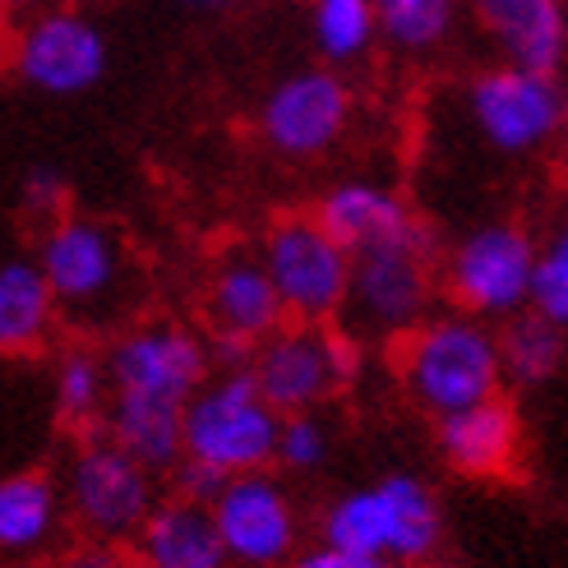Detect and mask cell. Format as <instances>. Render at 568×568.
I'll use <instances>...</instances> for the list:
<instances>
[{"mask_svg": "<svg viewBox=\"0 0 568 568\" xmlns=\"http://www.w3.org/2000/svg\"><path fill=\"white\" fill-rule=\"evenodd\" d=\"M499 352H504V375L508 384H518V388H536V384H546L559 375V365H564V324L546 320L541 310H518L514 320H504L499 328Z\"/></svg>", "mask_w": 568, "mask_h": 568, "instance_id": "cell-25", "label": "cell"}, {"mask_svg": "<svg viewBox=\"0 0 568 568\" xmlns=\"http://www.w3.org/2000/svg\"><path fill=\"white\" fill-rule=\"evenodd\" d=\"M305 28H310L315 55L333 70L365 61L375 51V42L384 38L375 0H310Z\"/></svg>", "mask_w": 568, "mask_h": 568, "instance_id": "cell-24", "label": "cell"}, {"mask_svg": "<svg viewBox=\"0 0 568 568\" xmlns=\"http://www.w3.org/2000/svg\"><path fill=\"white\" fill-rule=\"evenodd\" d=\"M111 407V371H106V352L93 347H61L51 356V412L61 425L89 430L102 425Z\"/></svg>", "mask_w": 568, "mask_h": 568, "instance_id": "cell-23", "label": "cell"}, {"mask_svg": "<svg viewBox=\"0 0 568 568\" xmlns=\"http://www.w3.org/2000/svg\"><path fill=\"white\" fill-rule=\"evenodd\" d=\"M260 254L277 282L282 305H287V320L333 324L347 310L356 254L328 232L320 213L273 217L260 236Z\"/></svg>", "mask_w": 568, "mask_h": 568, "instance_id": "cell-7", "label": "cell"}, {"mask_svg": "<svg viewBox=\"0 0 568 568\" xmlns=\"http://www.w3.org/2000/svg\"><path fill=\"white\" fill-rule=\"evenodd\" d=\"M531 310H541L546 320L568 328V222L536 250V277H531Z\"/></svg>", "mask_w": 568, "mask_h": 568, "instance_id": "cell-28", "label": "cell"}, {"mask_svg": "<svg viewBox=\"0 0 568 568\" xmlns=\"http://www.w3.org/2000/svg\"><path fill=\"white\" fill-rule=\"evenodd\" d=\"M47 568H134V564H125V555L111 541H93V536H83L79 546L55 550L47 559Z\"/></svg>", "mask_w": 568, "mask_h": 568, "instance_id": "cell-30", "label": "cell"}, {"mask_svg": "<svg viewBox=\"0 0 568 568\" xmlns=\"http://www.w3.org/2000/svg\"><path fill=\"white\" fill-rule=\"evenodd\" d=\"M134 555L144 568H232L213 504L194 495L162 499L144 531L134 536Z\"/></svg>", "mask_w": 568, "mask_h": 568, "instance_id": "cell-19", "label": "cell"}, {"mask_svg": "<svg viewBox=\"0 0 568 568\" xmlns=\"http://www.w3.org/2000/svg\"><path fill=\"white\" fill-rule=\"evenodd\" d=\"M19 204L28 217H38L42 226L65 217V176L55 166H28L19 181Z\"/></svg>", "mask_w": 568, "mask_h": 568, "instance_id": "cell-29", "label": "cell"}, {"mask_svg": "<svg viewBox=\"0 0 568 568\" xmlns=\"http://www.w3.org/2000/svg\"><path fill=\"white\" fill-rule=\"evenodd\" d=\"M102 435H111L125 453H134V458L153 471H176L185 458V407L111 393Z\"/></svg>", "mask_w": 568, "mask_h": 568, "instance_id": "cell-22", "label": "cell"}, {"mask_svg": "<svg viewBox=\"0 0 568 568\" xmlns=\"http://www.w3.org/2000/svg\"><path fill=\"white\" fill-rule=\"evenodd\" d=\"M320 541L356 550V555H375L403 568H420L435 559L444 541V508L425 476L384 471L324 504Z\"/></svg>", "mask_w": 568, "mask_h": 568, "instance_id": "cell-2", "label": "cell"}, {"mask_svg": "<svg viewBox=\"0 0 568 568\" xmlns=\"http://www.w3.org/2000/svg\"><path fill=\"white\" fill-rule=\"evenodd\" d=\"M134 568H144V564H134Z\"/></svg>", "mask_w": 568, "mask_h": 568, "instance_id": "cell-34", "label": "cell"}, {"mask_svg": "<svg viewBox=\"0 0 568 568\" xmlns=\"http://www.w3.org/2000/svg\"><path fill=\"white\" fill-rule=\"evenodd\" d=\"M536 245L527 226L518 222H480L467 236L453 241L444 254V292L480 320H514L531 305V277H536Z\"/></svg>", "mask_w": 568, "mask_h": 568, "instance_id": "cell-9", "label": "cell"}, {"mask_svg": "<svg viewBox=\"0 0 568 568\" xmlns=\"http://www.w3.org/2000/svg\"><path fill=\"white\" fill-rule=\"evenodd\" d=\"M172 6H176L181 14H190V19H217V14L232 10L236 0H172Z\"/></svg>", "mask_w": 568, "mask_h": 568, "instance_id": "cell-32", "label": "cell"}, {"mask_svg": "<svg viewBox=\"0 0 568 568\" xmlns=\"http://www.w3.org/2000/svg\"><path fill=\"white\" fill-rule=\"evenodd\" d=\"M153 476V467H144L111 435H83L61 467L70 523L93 541H134L153 518V508L162 504Z\"/></svg>", "mask_w": 568, "mask_h": 568, "instance_id": "cell-5", "label": "cell"}, {"mask_svg": "<svg viewBox=\"0 0 568 568\" xmlns=\"http://www.w3.org/2000/svg\"><path fill=\"white\" fill-rule=\"evenodd\" d=\"M204 324L213 333V352L222 361H250L254 347L287 324V305L277 296V282L264 264L260 245H232L222 250L209 282H204Z\"/></svg>", "mask_w": 568, "mask_h": 568, "instance_id": "cell-15", "label": "cell"}, {"mask_svg": "<svg viewBox=\"0 0 568 568\" xmlns=\"http://www.w3.org/2000/svg\"><path fill=\"white\" fill-rule=\"evenodd\" d=\"M518 412L499 397L435 420V453L458 476H504L518 463Z\"/></svg>", "mask_w": 568, "mask_h": 568, "instance_id": "cell-18", "label": "cell"}, {"mask_svg": "<svg viewBox=\"0 0 568 568\" xmlns=\"http://www.w3.org/2000/svg\"><path fill=\"white\" fill-rule=\"evenodd\" d=\"M282 412L264 397L260 379L236 365H222L185 403V458L213 476H241L273 467Z\"/></svg>", "mask_w": 568, "mask_h": 568, "instance_id": "cell-4", "label": "cell"}, {"mask_svg": "<svg viewBox=\"0 0 568 568\" xmlns=\"http://www.w3.org/2000/svg\"><path fill=\"white\" fill-rule=\"evenodd\" d=\"M375 6L388 47H397L403 55H425L448 42L453 23H458V6H467V0H375Z\"/></svg>", "mask_w": 568, "mask_h": 568, "instance_id": "cell-26", "label": "cell"}, {"mask_svg": "<svg viewBox=\"0 0 568 568\" xmlns=\"http://www.w3.org/2000/svg\"><path fill=\"white\" fill-rule=\"evenodd\" d=\"M10 70L28 93L79 98L98 89L106 74V38L83 10L51 6L42 14H28L14 28Z\"/></svg>", "mask_w": 568, "mask_h": 568, "instance_id": "cell-12", "label": "cell"}, {"mask_svg": "<svg viewBox=\"0 0 568 568\" xmlns=\"http://www.w3.org/2000/svg\"><path fill=\"white\" fill-rule=\"evenodd\" d=\"M315 213L352 254L371 250V245H384V241H397V236H407L412 226H420L412 217V209H407V199L397 194L393 185L371 181V176H352V181L328 185L320 194Z\"/></svg>", "mask_w": 568, "mask_h": 568, "instance_id": "cell-20", "label": "cell"}, {"mask_svg": "<svg viewBox=\"0 0 568 568\" xmlns=\"http://www.w3.org/2000/svg\"><path fill=\"white\" fill-rule=\"evenodd\" d=\"M467 121L486 149L527 158L550 149L568 130V93L555 74L504 61L467 83Z\"/></svg>", "mask_w": 568, "mask_h": 568, "instance_id": "cell-8", "label": "cell"}, {"mask_svg": "<svg viewBox=\"0 0 568 568\" xmlns=\"http://www.w3.org/2000/svg\"><path fill=\"white\" fill-rule=\"evenodd\" d=\"M333 458V430L320 412H292L282 416V435H277V458L273 467L292 471V476H315Z\"/></svg>", "mask_w": 568, "mask_h": 568, "instance_id": "cell-27", "label": "cell"}, {"mask_svg": "<svg viewBox=\"0 0 568 568\" xmlns=\"http://www.w3.org/2000/svg\"><path fill=\"white\" fill-rule=\"evenodd\" d=\"M397 379H403V393L412 397V407H420L435 420L486 403V397H499L508 379L499 333L490 328V320L471 315V310L430 315L420 328L403 337Z\"/></svg>", "mask_w": 568, "mask_h": 568, "instance_id": "cell-3", "label": "cell"}, {"mask_svg": "<svg viewBox=\"0 0 568 568\" xmlns=\"http://www.w3.org/2000/svg\"><path fill=\"white\" fill-rule=\"evenodd\" d=\"M435 305V260L425 226H412L407 236L371 245L356 254L352 268V296H347V324L356 337L375 343H403L412 328L430 320Z\"/></svg>", "mask_w": 568, "mask_h": 568, "instance_id": "cell-6", "label": "cell"}, {"mask_svg": "<svg viewBox=\"0 0 568 568\" xmlns=\"http://www.w3.org/2000/svg\"><path fill=\"white\" fill-rule=\"evenodd\" d=\"M260 139L287 162H315L343 144L352 125V89L333 65L282 74L260 102Z\"/></svg>", "mask_w": 568, "mask_h": 568, "instance_id": "cell-14", "label": "cell"}, {"mask_svg": "<svg viewBox=\"0 0 568 568\" xmlns=\"http://www.w3.org/2000/svg\"><path fill=\"white\" fill-rule=\"evenodd\" d=\"M61 320H65L61 301H55L38 254H10L0 264V352L6 356L47 352Z\"/></svg>", "mask_w": 568, "mask_h": 568, "instance_id": "cell-21", "label": "cell"}, {"mask_svg": "<svg viewBox=\"0 0 568 568\" xmlns=\"http://www.w3.org/2000/svg\"><path fill=\"white\" fill-rule=\"evenodd\" d=\"M287 568H403V564H388V559H375V555H356V550H343V546L315 541V546H305Z\"/></svg>", "mask_w": 568, "mask_h": 568, "instance_id": "cell-31", "label": "cell"}, {"mask_svg": "<svg viewBox=\"0 0 568 568\" xmlns=\"http://www.w3.org/2000/svg\"><path fill=\"white\" fill-rule=\"evenodd\" d=\"M38 264L51 277L61 315L83 333L125 324L144 296V268L130 241L102 217L65 213L47 222L38 236Z\"/></svg>", "mask_w": 568, "mask_h": 568, "instance_id": "cell-1", "label": "cell"}, {"mask_svg": "<svg viewBox=\"0 0 568 568\" xmlns=\"http://www.w3.org/2000/svg\"><path fill=\"white\" fill-rule=\"evenodd\" d=\"M213 504V518L222 531V546L232 555V568H287L301 546V508L287 490V480L268 467L226 476Z\"/></svg>", "mask_w": 568, "mask_h": 568, "instance_id": "cell-13", "label": "cell"}, {"mask_svg": "<svg viewBox=\"0 0 568 568\" xmlns=\"http://www.w3.org/2000/svg\"><path fill=\"white\" fill-rule=\"evenodd\" d=\"M106 371H111V393L185 407L213 375V347L190 324L144 320L116 328L106 347Z\"/></svg>", "mask_w": 568, "mask_h": 568, "instance_id": "cell-11", "label": "cell"}, {"mask_svg": "<svg viewBox=\"0 0 568 568\" xmlns=\"http://www.w3.org/2000/svg\"><path fill=\"white\" fill-rule=\"evenodd\" d=\"M70 523L61 476L23 467L0 480V555L14 564H33L55 550Z\"/></svg>", "mask_w": 568, "mask_h": 568, "instance_id": "cell-17", "label": "cell"}, {"mask_svg": "<svg viewBox=\"0 0 568 568\" xmlns=\"http://www.w3.org/2000/svg\"><path fill=\"white\" fill-rule=\"evenodd\" d=\"M250 375L282 416L320 412L356 379V337L337 333L333 324L287 320L268 343L254 347Z\"/></svg>", "mask_w": 568, "mask_h": 568, "instance_id": "cell-10", "label": "cell"}, {"mask_svg": "<svg viewBox=\"0 0 568 568\" xmlns=\"http://www.w3.org/2000/svg\"><path fill=\"white\" fill-rule=\"evenodd\" d=\"M10 14H19V19H28V14H42V10H51V6H65V0H0Z\"/></svg>", "mask_w": 568, "mask_h": 568, "instance_id": "cell-33", "label": "cell"}, {"mask_svg": "<svg viewBox=\"0 0 568 568\" xmlns=\"http://www.w3.org/2000/svg\"><path fill=\"white\" fill-rule=\"evenodd\" d=\"M467 14L504 61L555 74L568 61V6L564 0H467Z\"/></svg>", "mask_w": 568, "mask_h": 568, "instance_id": "cell-16", "label": "cell"}]
</instances>
